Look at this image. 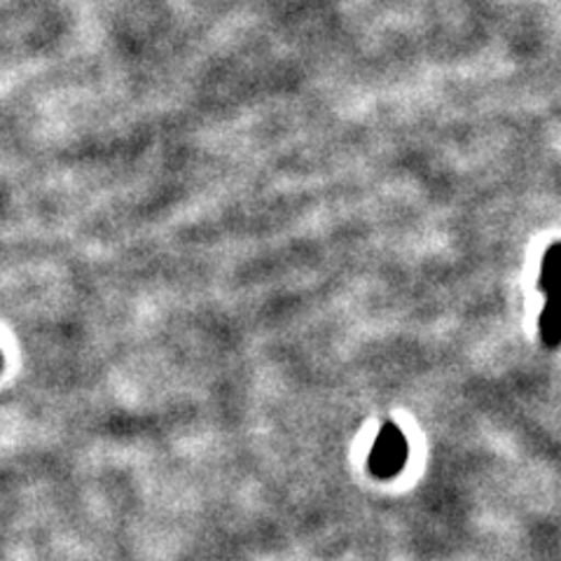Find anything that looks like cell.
<instances>
[{
	"label": "cell",
	"mask_w": 561,
	"mask_h": 561,
	"mask_svg": "<svg viewBox=\"0 0 561 561\" xmlns=\"http://www.w3.org/2000/svg\"><path fill=\"white\" fill-rule=\"evenodd\" d=\"M405 456H408V443L405 437H402L400 428L383 426L373 449V459H370L373 470L377 476H393V472H398L400 466L405 463Z\"/></svg>",
	"instance_id": "cell-1"
}]
</instances>
